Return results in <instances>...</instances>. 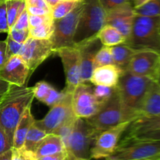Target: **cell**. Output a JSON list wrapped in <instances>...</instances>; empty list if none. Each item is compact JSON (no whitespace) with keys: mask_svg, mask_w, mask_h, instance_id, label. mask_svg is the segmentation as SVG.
Instances as JSON below:
<instances>
[{"mask_svg":"<svg viewBox=\"0 0 160 160\" xmlns=\"http://www.w3.org/2000/svg\"><path fill=\"white\" fill-rule=\"evenodd\" d=\"M34 98L32 88L12 85L0 102V126L7 134L12 145L16 127Z\"/></svg>","mask_w":160,"mask_h":160,"instance_id":"cell-1","label":"cell"},{"mask_svg":"<svg viewBox=\"0 0 160 160\" xmlns=\"http://www.w3.org/2000/svg\"><path fill=\"white\" fill-rule=\"evenodd\" d=\"M153 80L138 76L125 70L117 85V92L128 120L133 121L138 116L145 95Z\"/></svg>","mask_w":160,"mask_h":160,"instance_id":"cell-2","label":"cell"},{"mask_svg":"<svg viewBox=\"0 0 160 160\" xmlns=\"http://www.w3.org/2000/svg\"><path fill=\"white\" fill-rule=\"evenodd\" d=\"M126 43L134 50L160 53V17L136 15Z\"/></svg>","mask_w":160,"mask_h":160,"instance_id":"cell-3","label":"cell"},{"mask_svg":"<svg viewBox=\"0 0 160 160\" xmlns=\"http://www.w3.org/2000/svg\"><path fill=\"white\" fill-rule=\"evenodd\" d=\"M106 13L98 0H84L73 37L74 45L96 36L106 24Z\"/></svg>","mask_w":160,"mask_h":160,"instance_id":"cell-4","label":"cell"},{"mask_svg":"<svg viewBox=\"0 0 160 160\" xmlns=\"http://www.w3.org/2000/svg\"><path fill=\"white\" fill-rule=\"evenodd\" d=\"M98 134L85 119L77 118L65 143L69 156L74 160H88Z\"/></svg>","mask_w":160,"mask_h":160,"instance_id":"cell-5","label":"cell"},{"mask_svg":"<svg viewBox=\"0 0 160 160\" xmlns=\"http://www.w3.org/2000/svg\"><path fill=\"white\" fill-rule=\"evenodd\" d=\"M106 160H160V140L121 138Z\"/></svg>","mask_w":160,"mask_h":160,"instance_id":"cell-6","label":"cell"},{"mask_svg":"<svg viewBox=\"0 0 160 160\" xmlns=\"http://www.w3.org/2000/svg\"><path fill=\"white\" fill-rule=\"evenodd\" d=\"M85 120L98 134L123 122L131 121L128 120L123 109L117 87L112 96L103 105L100 110L93 117L85 119Z\"/></svg>","mask_w":160,"mask_h":160,"instance_id":"cell-7","label":"cell"},{"mask_svg":"<svg viewBox=\"0 0 160 160\" xmlns=\"http://www.w3.org/2000/svg\"><path fill=\"white\" fill-rule=\"evenodd\" d=\"M65 90L62 99L52 106L49 112L43 119L34 121V124L47 134H52L58 128L67 122L73 120L78 117L74 115L72 106V91Z\"/></svg>","mask_w":160,"mask_h":160,"instance_id":"cell-8","label":"cell"},{"mask_svg":"<svg viewBox=\"0 0 160 160\" xmlns=\"http://www.w3.org/2000/svg\"><path fill=\"white\" fill-rule=\"evenodd\" d=\"M84 1L78 2L74 9L67 16L59 20H54V31L50 38L54 52L63 47L74 45L73 37L82 12Z\"/></svg>","mask_w":160,"mask_h":160,"instance_id":"cell-9","label":"cell"},{"mask_svg":"<svg viewBox=\"0 0 160 160\" xmlns=\"http://www.w3.org/2000/svg\"><path fill=\"white\" fill-rule=\"evenodd\" d=\"M132 121H126L98 134L91 149V159H107L115 152L122 136Z\"/></svg>","mask_w":160,"mask_h":160,"instance_id":"cell-10","label":"cell"},{"mask_svg":"<svg viewBox=\"0 0 160 160\" xmlns=\"http://www.w3.org/2000/svg\"><path fill=\"white\" fill-rule=\"evenodd\" d=\"M105 103L96 99L93 88L88 83H81L73 89L72 106L73 113L78 118L88 119L93 117Z\"/></svg>","mask_w":160,"mask_h":160,"instance_id":"cell-11","label":"cell"},{"mask_svg":"<svg viewBox=\"0 0 160 160\" xmlns=\"http://www.w3.org/2000/svg\"><path fill=\"white\" fill-rule=\"evenodd\" d=\"M52 53L54 49L50 39H36L29 37L22 45L19 56L26 62L32 73Z\"/></svg>","mask_w":160,"mask_h":160,"instance_id":"cell-12","label":"cell"},{"mask_svg":"<svg viewBox=\"0 0 160 160\" xmlns=\"http://www.w3.org/2000/svg\"><path fill=\"white\" fill-rule=\"evenodd\" d=\"M138 76L155 81L160 70V53L151 50L137 51L131 58L127 70Z\"/></svg>","mask_w":160,"mask_h":160,"instance_id":"cell-13","label":"cell"},{"mask_svg":"<svg viewBox=\"0 0 160 160\" xmlns=\"http://www.w3.org/2000/svg\"><path fill=\"white\" fill-rule=\"evenodd\" d=\"M61 59L66 77V88L73 92V89L81 83V59L77 45L63 47L55 52Z\"/></svg>","mask_w":160,"mask_h":160,"instance_id":"cell-14","label":"cell"},{"mask_svg":"<svg viewBox=\"0 0 160 160\" xmlns=\"http://www.w3.org/2000/svg\"><path fill=\"white\" fill-rule=\"evenodd\" d=\"M123 138L138 140H160V115L133 120Z\"/></svg>","mask_w":160,"mask_h":160,"instance_id":"cell-15","label":"cell"},{"mask_svg":"<svg viewBox=\"0 0 160 160\" xmlns=\"http://www.w3.org/2000/svg\"><path fill=\"white\" fill-rule=\"evenodd\" d=\"M75 45L78 48L80 53L81 83H90V78L95 69V56L102 44L96 35Z\"/></svg>","mask_w":160,"mask_h":160,"instance_id":"cell-16","label":"cell"},{"mask_svg":"<svg viewBox=\"0 0 160 160\" xmlns=\"http://www.w3.org/2000/svg\"><path fill=\"white\" fill-rule=\"evenodd\" d=\"M31 71L26 62L19 55L8 59L2 68L0 70V78L14 86L23 87L27 85Z\"/></svg>","mask_w":160,"mask_h":160,"instance_id":"cell-17","label":"cell"},{"mask_svg":"<svg viewBox=\"0 0 160 160\" xmlns=\"http://www.w3.org/2000/svg\"><path fill=\"white\" fill-rule=\"evenodd\" d=\"M106 12V24L115 28L128 38L135 17L132 2L124 3Z\"/></svg>","mask_w":160,"mask_h":160,"instance_id":"cell-18","label":"cell"},{"mask_svg":"<svg viewBox=\"0 0 160 160\" xmlns=\"http://www.w3.org/2000/svg\"><path fill=\"white\" fill-rule=\"evenodd\" d=\"M123 70L115 64L102 66L94 69L89 82L93 85L117 87Z\"/></svg>","mask_w":160,"mask_h":160,"instance_id":"cell-19","label":"cell"},{"mask_svg":"<svg viewBox=\"0 0 160 160\" xmlns=\"http://www.w3.org/2000/svg\"><path fill=\"white\" fill-rule=\"evenodd\" d=\"M158 115H160V87L153 81L145 95L137 118H148Z\"/></svg>","mask_w":160,"mask_h":160,"instance_id":"cell-20","label":"cell"},{"mask_svg":"<svg viewBox=\"0 0 160 160\" xmlns=\"http://www.w3.org/2000/svg\"><path fill=\"white\" fill-rule=\"evenodd\" d=\"M63 141L59 136L55 134H48L39 143L34 154L36 158L57 154L66 151Z\"/></svg>","mask_w":160,"mask_h":160,"instance_id":"cell-21","label":"cell"},{"mask_svg":"<svg viewBox=\"0 0 160 160\" xmlns=\"http://www.w3.org/2000/svg\"><path fill=\"white\" fill-rule=\"evenodd\" d=\"M35 119L33 117L31 111V106H28L20 117L13 134L12 148H20L23 146L27 134L30 128L34 124Z\"/></svg>","mask_w":160,"mask_h":160,"instance_id":"cell-22","label":"cell"},{"mask_svg":"<svg viewBox=\"0 0 160 160\" xmlns=\"http://www.w3.org/2000/svg\"><path fill=\"white\" fill-rule=\"evenodd\" d=\"M110 50L114 64L120 67L123 71L127 70L131 58L137 52V50L133 49L126 42L111 46Z\"/></svg>","mask_w":160,"mask_h":160,"instance_id":"cell-23","label":"cell"},{"mask_svg":"<svg viewBox=\"0 0 160 160\" xmlns=\"http://www.w3.org/2000/svg\"><path fill=\"white\" fill-rule=\"evenodd\" d=\"M97 37L99 39L102 45L106 46H114L119 44L126 42L127 38L113 27L106 24L97 34Z\"/></svg>","mask_w":160,"mask_h":160,"instance_id":"cell-24","label":"cell"},{"mask_svg":"<svg viewBox=\"0 0 160 160\" xmlns=\"http://www.w3.org/2000/svg\"><path fill=\"white\" fill-rule=\"evenodd\" d=\"M47 134V133H45L43 130L40 129L34 123L27 134L23 148L34 153L38 145Z\"/></svg>","mask_w":160,"mask_h":160,"instance_id":"cell-25","label":"cell"},{"mask_svg":"<svg viewBox=\"0 0 160 160\" xmlns=\"http://www.w3.org/2000/svg\"><path fill=\"white\" fill-rule=\"evenodd\" d=\"M8 26L12 28L15 22L23 10L26 9L25 0H6Z\"/></svg>","mask_w":160,"mask_h":160,"instance_id":"cell-26","label":"cell"},{"mask_svg":"<svg viewBox=\"0 0 160 160\" xmlns=\"http://www.w3.org/2000/svg\"><path fill=\"white\" fill-rule=\"evenodd\" d=\"M136 15L145 17H160V0H149L142 6L134 8Z\"/></svg>","mask_w":160,"mask_h":160,"instance_id":"cell-27","label":"cell"},{"mask_svg":"<svg viewBox=\"0 0 160 160\" xmlns=\"http://www.w3.org/2000/svg\"><path fill=\"white\" fill-rule=\"evenodd\" d=\"M54 31V20L29 28V36L36 39H50Z\"/></svg>","mask_w":160,"mask_h":160,"instance_id":"cell-28","label":"cell"},{"mask_svg":"<svg viewBox=\"0 0 160 160\" xmlns=\"http://www.w3.org/2000/svg\"><path fill=\"white\" fill-rule=\"evenodd\" d=\"M78 2L72 1H61L52 9V17L53 20H59L70 13Z\"/></svg>","mask_w":160,"mask_h":160,"instance_id":"cell-29","label":"cell"},{"mask_svg":"<svg viewBox=\"0 0 160 160\" xmlns=\"http://www.w3.org/2000/svg\"><path fill=\"white\" fill-rule=\"evenodd\" d=\"M111 64H114V62L111 53L110 47L102 45L95 56L94 67L96 68L102 66L111 65Z\"/></svg>","mask_w":160,"mask_h":160,"instance_id":"cell-30","label":"cell"},{"mask_svg":"<svg viewBox=\"0 0 160 160\" xmlns=\"http://www.w3.org/2000/svg\"><path fill=\"white\" fill-rule=\"evenodd\" d=\"M116 91V87H106V86L97 85L93 88L94 95L99 102L105 103L112 96Z\"/></svg>","mask_w":160,"mask_h":160,"instance_id":"cell-31","label":"cell"},{"mask_svg":"<svg viewBox=\"0 0 160 160\" xmlns=\"http://www.w3.org/2000/svg\"><path fill=\"white\" fill-rule=\"evenodd\" d=\"M52 88V86L46 81H42L36 83L34 87H32L34 97L38 101L42 102Z\"/></svg>","mask_w":160,"mask_h":160,"instance_id":"cell-32","label":"cell"},{"mask_svg":"<svg viewBox=\"0 0 160 160\" xmlns=\"http://www.w3.org/2000/svg\"><path fill=\"white\" fill-rule=\"evenodd\" d=\"M64 95H65V90L64 89L62 92H58L56 89H55L52 87L50 89L48 93L47 94V95L42 102H43L44 104L49 106V107H52V106L56 105L57 102H59L62 99V97L64 96Z\"/></svg>","mask_w":160,"mask_h":160,"instance_id":"cell-33","label":"cell"},{"mask_svg":"<svg viewBox=\"0 0 160 160\" xmlns=\"http://www.w3.org/2000/svg\"><path fill=\"white\" fill-rule=\"evenodd\" d=\"M6 55H7L8 59L11 56L19 55L20 50H21L23 44H20L19 42H16L15 40L10 37V35L8 34L7 38L6 39Z\"/></svg>","mask_w":160,"mask_h":160,"instance_id":"cell-34","label":"cell"},{"mask_svg":"<svg viewBox=\"0 0 160 160\" xmlns=\"http://www.w3.org/2000/svg\"><path fill=\"white\" fill-rule=\"evenodd\" d=\"M77 119L73 120H70V121L67 122V123H63L62 126H60L59 128H58L52 134H56V135L59 136L61 138L63 141L64 144L66 143L67 140V138L70 135V132H71L72 129L73 128V125H74L75 121H76Z\"/></svg>","mask_w":160,"mask_h":160,"instance_id":"cell-35","label":"cell"},{"mask_svg":"<svg viewBox=\"0 0 160 160\" xmlns=\"http://www.w3.org/2000/svg\"><path fill=\"white\" fill-rule=\"evenodd\" d=\"M12 149V160H35L36 156L34 152L26 150L23 147L20 148H14Z\"/></svg>","mask_w":160,"mask_h":160,"instance_id":"cell-36","label":"cell"},{"mask_svg":"<svg viewBox=\"0 0 160 160\" xmlns=\"http://www.w3.org/2000/svg\"><path fill=\"white\" fill-rule=\"evenodd\" d=\"M9 31L6 0H0V33H8Z\"/></svg>","mask_w":160,"mask_h":160,"instance_id":"cell-37","label":"cell"},{"mask_svg":"<svg viewBox=\"0 0 160 160\" xmlns=\"http://www.w3.org/2000/svg\"><path fill=\"white\" fill-rule=\"evenodd\" d=\"M53 18L52 14H47L43 16H34L29 15V28H35V27L40 26L48 22L52 21Z\"/></svg>","mask_w":160,"mask_h":160,"instance_id":"cell-38","label":"cell"},{"mask_svg":"<svg viewBox=\"0 0 160 160\" xmlns=\"http://www.w3.org/2000/svg\"><path fill=\"white\" fill-rule=\"evenodd\" d=\"M7 34L10 35L13 40L20 44L24 43L27 39L30 37L29 30H17L10 28Z\"/></svg>","mask_w":160,"mask_h":160,"instance_id":"cell-39","label":"cell"},{"mask_svg":"<svg viewBox=\"0 0 160 160\" xmlns=\"http://www.w3.org/2000/svg\"><path fill=\"white\" fill-rule=\"evenodd\" d=\"M11 28L17 30H29V14L26 9L22 12Z\"/></svg>","mask_w":160,"mask_h":160,"instance_id":"cell-40","label":"cell"},{"mask_svg":"<svg viewBox=\"0 0 160 160\" xmlns=\"http://www.w3.org/2000/svg\"><path fill=\"white\" fill-rule=\"evenodd\" d=\"M100 4L102 5L106 12L111 10V9L117 8L124 3L132 2V0H98Z\"/></svg>","mask_w":160,"mask_h":160,"instance_id":"cell-41","label":"cell"},{"mask_svg":"<svg viewBox=\"0 0 160 160\" xmlns=\"http://www.w3.org/2000/svg\"><path fill=\"white\" fill-rule=\"evenodd\" d=\"M12 148V145L8 138L7 134H6L2 128L0 126V155Z\"/></svg>","mask_w":160,"mask_h":160,"instance_id":"cell-42","label":"cell"},{"mask_svg":"<svg viewBox=\"0 0 160 160\" xmlns=\"http://www.w3.org/2000/svg\"><path fill=\"white\" fill-rule=\"evenodd\" d=\"M67 159H68V152L66 150V151L57 153V154L36 158L35 160H67Z\"/></svg>","mask_w":160,"mask_h":160,"instance_id":"cell-43","label":"cell"},{"mask_svg":"<svg viewBox=\"0 0 160 160\" xmlns=\"http://www.w3.org/2000/svg\"><path fill=\"white\" fill-rule=\"evenodd\" d=\"M26 9L29 15L43 16L47 15V14H51V11L42 9V8L36 7V6H26Z\"/></svg>","mask_w":160,"mask_h":160,"instance_id":"cell-44","label":"cell"},{"mask_svg":"<svg viewBox=\"0 0 160 160\" xmlns=\"http://www.w3.org/2000/svg\"><path fill=\"white\" fill-rule=\"evenodd\" d=\"M25 2H26V6H36L52 12V9L48 6L45 0H25Z\"/></svg>","mask_w":160,"mask_h":160,"instance_id":"cell-45","label":"cell"},{"mask_svg":"<svg viewBox=\"0 0 160 160\" xmlns=\"http://www.w3.org/2000/svg\"><path fill=\"white\" fill-rule=\"evenodd\" d=\"M7 60L6 41H0V70L2 68Z\"/></svg>","mask_w":160,"mask_h":160,"instance_id":"cell-46","label":"cell"},{"mask_svg":"<svg viewBox=\"0 0 160 160\" xmlns=\"http://www.w3.org/2000/svg\"><path fill=\"white\" fill-rule=\"evenodd\" d=\"M12 86V84H10L7 81H4V80L0 78V102L4 98V96L9 92V90L11 88Z\"/></svg>","mask_w":160,"mask_h":160,"instance_id":"cell-47","label":"cell"},{"mask_svg":"<svg viewBox=\"0 0 160 160\" xmlns=\"http://www.w3.org/2000/svg\"><path fill=\"white\" fill-rule=\"evenodd\" d=\"M12 149L10 148V149L7 150V151L0 155V160H12Z\"/></svg>","mask_w":160,"mask_h":160,"instance_id":"cell-48","label":"cell"},{"mask_svg":"<svg viewBox=\"0 0 160 160\" xmlns=\"http://www.w3.org/2000/svg\"><path fill=\"white\" fill-rule=\"evenodd\" d=\"M149 0H132V4L134 8H138L139 6L144 5L145 3H146Z\"/></svg>","mask_w":160,"mask_h":160,"instance_id":"cell-49","label":"cell"},{"mask_svg":"<svg viewBox=\"0 0 160 160\" xmlns=\"http://www.w3.org/2000/svg\"><path fill=\"white\" fill-rule=\"evenodd\" d=\"M45 1H46L48 6L50 7V9H52L55 6H56L58 3L60 2L62 0H45Z\"/></svg>","mask_w":160,"mask_h":160,"instance_id":"cell-50","label":"cell"},{"mask_svg":"<svg viewBox=\"0 0 160 160\" xmlns=\"http://www.w3.org/2000/svg\"><path fill=\"white\" fill-rule=\"evenodd\" d=\"M155 81L157 83L158 85H159L160 87V70L159 71V73H158V74H157V76H156V79H155Z\"/></svg>","mask_w":160,"mask_h":160,"instance_id":"cell-51","label":"cell"},{"mask_svg":"<svg viewBox=\"0 0 160 160\" xmlns=\"http://www.w3.org/2000/svg\"><path fill=\"white\" fill-rule=\"evenodd\" d=\"M72 2H83L84 0H70Z\"/></svg>","mask_w":160,"mask_h":160,"instance_id":"cell-52","label":"cell"},{"mask_svg":"<svg viewBox=\"0 0 160 160\" xmlns=\"http://www.w3.org/2000/svg\"><path fill=\"white\" fill-rule=\"evenodd\" d=\"M70 160H74V159H71V158H70ZM88 160H92V159H88Z\"/></svg>","mask_w":160,"mask_h":160,"instance_id":"cell-53","label":"cell"}]
</instances>
